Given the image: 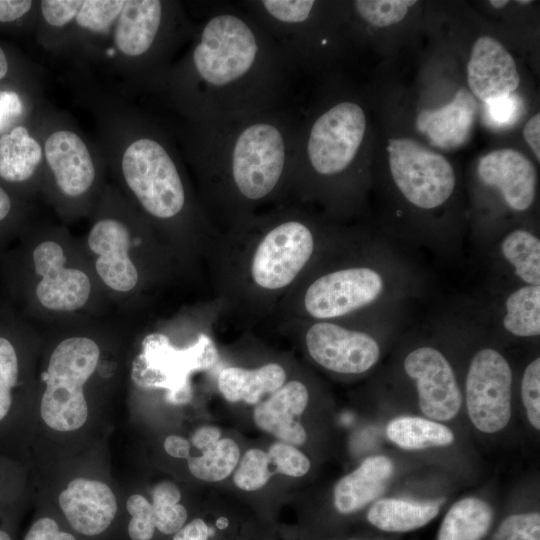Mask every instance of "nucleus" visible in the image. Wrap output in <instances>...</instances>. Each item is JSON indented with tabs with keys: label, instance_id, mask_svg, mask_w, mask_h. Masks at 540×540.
Returning <instances> with one entry per match:
<instances>
[{
	"label": "nucleus",
	"instance_id": "1",
	"mask_svg": "<svg viewBox=\"0 0 540 540\" xmlns=\"http://www.w3.org/2000/svg\"><path fill=\"white\" fill-rule=\"evenodd\" d=\"M187 44L150 93L175 121L227 120L290 104L296 71L240 4H212Z\"/></svg>",
	"mask_w": 540,
	"mask_h": 540
},
{
	"label": "nucleus",
	"instance_id": "2",
	"mask_svg": "<svg viewBox=\"0 0 540 540\" xmlns=\"http://www.w3.org/2000/svg\"><path fill=\"white\" fill-rule=\"evenodd\" d=\"M75 84L94 117L107 170L150 230L177 234L197 227L202 212L172 129L83 77Z\"/></svg>",
	"mask_w": 540,
	"mask_h": 540
},
{
	"label": "nucleus",
	"instance_id": "3",
	"mask_svg": "<svg viewBox=\"0 0 540 540\" xmlns=\"http://www.w3.org/2000/svg\"><path fill=\"white\" fill-rule=\"evenodd\" d=\"M184 160L206 197L238 218L291 187L299 119L287 104L209 122L175 121Z\"/></svg>",
	"mask_w": 540,
	"mask_h": 540
},
{
	"label": "nucleus",
	"instance_id": "4",
	"mask_svg": "<svg viewBox=\"0 0 540 540\" xmlns=\"http://www.w3.org/2000/svg\"><path fill=\"white\" fill-rule=\"evenodd\" d=\"M193 23L171 0H125L104 54L129 89L151 93L187 44Z\"/></svg>",
	"mask_w": 540,
	"mask_h": 540
},
{
	"label": "nucleus",
	"instance_id": "5",
	"mask_svg": "<svg viewBox=\"0 0 540 540\" xmlns=\"http://www.w3.org/2000/svg\"><path fill=\"white\" fill-rule=\"evenodd\" d=\"M35 125L43 148V195L66 219L91 215L107 185V165L98 143L44 101Z\"/></svg>",
	"mask_w": 540,
	"mask_h": 540
},
{
	"label": "nucleus",
	"instance_id": "6",
	"mask_svg": "<svg viewBox=\"0 0 540 540\" xmlns=\"http://www.w3.org/2000/svg\"><path fill=\"white\" fill-rule=\"evenodd\" d=\"M91 217L84 253L97 281L109 293L134 294L141 284L136 248L150 228L113 184L105 186Z\"/></svg>",
	"mask_w": 540,
	"mask_h": 540
},
{
	"label": "nucleus",
	"instance_id": "7",
	"mask_svg": "<svg viewBox=\"0 0 540 540\" xmlns=\"http://www.w3.org/2000/svg\"><path fill=\"white\" fill-rule=\"evenodd\" d=\"M367 119L360 104L340 100L305 122L299 121L292 185L310 178H333L354 163L363 144Z\"/></svg>",
	"mask_w": 540,
	"mask_h": 540
},
{
	"label": "nucleus",
	"instance_id": "8",
	"mask_svg": "<svg viewBox=\"0 0 540 540\" xmlns=\"http://www.w3.org/2000/svg\"><path fill=\"white\" fill-rule=\"evenodd\" d=\"M31 250L33 297L53 316L71 315L92 303L98 282L87 259L73 260L69 236L61 228H43Z\"/></svg>",
	"mask_w": 540,
	"mask_h": 540
},
{
	"label": "nucleus",
	"instance_id": "9",
	"mask_svg": "<svg viewBox=\"0 0 540 540\" xmlns=\"http://www.w3.org/2000/svg\"><path fill=\"white\" fill-rule=\"evenodd\" d=\"M101 357L99 344L87 335L68 336L53 349L45 372L40 413L43 421L60 432L81 428L88 417L84 387Z\"/></svg>",
	"mask_w": 540,
	"mask_h": 540
},
{
	"label": "nucleus",
	"instance_id": "10",
	"mask_svg": "<svg viewBox=\"0 0 540 540\" xmlns=\"http://www.w3.org/2000/svg\"><path fill=\"white\" fill-rule=\"evenodd\" d=\"M314 245L311 227L296 212L274 217L253 253L252 281L266 291L287 287L310 260Z\"/></svg>",
	"mask_w": 540,
	"mask_h": 540
},
{
	"label": "nucleus",
	"instance_id": "11",
	"mask_svg": "<svg viewBox=\"0 0 540 540\" xmlns=\"http://www.w3.org/2000/svg\"><path fill=\"white\" fill-rule=\"evenodd\" d=\"M393 180L403 196L422 209H434L451 196L455 174L449 161L409 138L389 139Z\"/></svg>",
	"mask_w": 540,
	"mask_h": 540
},
{
	"label": "nucleus",
	"instance_id": "12",
	"mask_svg": "<svg viewBox=\"0 0 540 540\" xmlns=\"http://www.w3.org/2000/svg\"><path fill=\"white\" fill-rule=\"evenodd\" d=\"M512 372L502 354L492 348L479 350L466 378V406L473 425L481 432L503 429L511 417Z\"/></svg>",
	"mask_w": 540,
	"mask_h": 540
},
{
	"label": "nucleus",
	"instance_id": "13",
	"mask_svg": "<svg viewBox=\"0 0 540 540\" xmlns=\"http://www.w3.org/2000/svg\"><path fill=\"white\" fill-rule=\"evenodd\" d=\"M384 285L381 274L369 267L332 271L309 285L304 295V308L316 319L341 317L376 301Z\"/></svg>",
	"mask_w": 540,
	"mask_h": 540
},
{
	"label": "nucleus",
	"instance_id": "14",
	"mask_svg": "<svg viewBox=\"0 0 540 540\" xmlns=\"http://www.w3.org/2000/svg\"><path fill=\"white\" fill-rule=\"evenodd\" d=\"M406 374L415 381L421 411L437 421L452 419L462 405L454 371L437 349L419 347L404 360Z\"/></svg>",
	"mask_w": 540,
	"mask_h": 540
},
{
	"label": "nucleus",
	"instance_id": "15",
	"mask_svg": "<svg viewBox=\"0 0 540 540\" xmlns=\"http://www.w3.org/2000/svg\"><path fill=\"white\" fill-rule=\"evenodd\" d=\"M305 342L312 359L336 373L366 372L380 356L379 345L369 334L328 322L313 324L307 330Z\"/></svg>",
	"mask_w": 540,
	"mask_h": 540
},
{
	"label": "nucleus",
	"instance_id": "16",
	"mask_svg": "<svg viewBox=\"0 0 540 540\" xmlns=\"http://www.w3.org/2000/svg\"><path fill=\"white\" fill-rule=\"evenodd\" d=\"M59 506L78 534L95 537L115 520L118 506L108 485L87 478L73 479L59 495Z\"/></svg>",
	"mask_w": 540,
	"mask_h": 540
},
{
	"label": "nucleus",
	"instance_id": "17",
	"mask_svg": "<svg viewBox=\"0 0 540 540\" xmlns=\"http://www.w3.org/2000/svg\"><path fill=\"white\" fill-rule=\"evenodd\" d=\"M124 2L125 0H83L58 56L81 62L103 60Z\"/></svg>",
	"mask_w": 540,
	"mask_h": 540
},
{
	"label": "nucleus",
	"instance_id": "18",
	"mask_svg": "<svg viewBox=\"0 0 540 540\" xmlns=\"http://www.w3.org/2000/svg\"><path fill=\"white\" fill-rule=\"evenodd\" d=\"M467 79L471 94L484 103L513 93L520 83L513 57L490 36H481L474 43Z\"/></svg>",
	"mask_w": 540,
	"mask_h": 540
},
{
	"label": "nucleus",
	"instance_id": "19",
	"mask_svg": "<svg viewBox=\"0 0 540 540\" xmlns=\"http://www.w3.org/2000/svg\"><path fill=\"white\" fill-rule=\"evenodd\" d=\"M478 175L483 183L496 187L513 210H527L534 201L536 170L517 150L504 148L486 154L479 160Z\"/></svg>",
	"mask_w": 540,
	"mask_h": 540
},
{
	"label": "nucleus",
	"instance_id": "20",
	"mask_svg": "<svg viewBox=\"0 0 540 540\" xmlns=\"http://www.w3.org/2000/svg\"><path fill=\"white\" fill-rule=\"evenodd\" d=\"M36 113L0 135V180L5 183L40 189L43 148L36 131Z\"/></svg>",
	"mask_w": 540,
	"mask_h": 540
},
{
	"label": "nucleus",
	"instance_id": "21",
	"mask_svg": "<svg viewBox=\"0 0 540 540\" xmlns=\"http://www.w3.org/2000/svg\"><path fill=\"white\" fill-rule=\"evenodd\" d=\"M309 393L304 383L292 380L256 405L255 424L280 441L298 446L305 443L307 434L298 418L305 411Z\"/></svg>",
	"mask_w": 540,
	"mask_h": 540
},
{
	"label": "nucleus",
	"instance_id": "22",
	"mask_svg": "<svg viewBox=\"0 0 540 540\" xmlns=\"http://www.w3.org/2000/svg\"><path fill=\"white\" fill-rule=\"evenodd\" d=\"M476 109V100L471 92L460 88L446 106L419 112L416 127L434 146L442 149L457 148L470 137Z\"/></svg>",
	"mask_w": 540,
	"mask_h": 540
},
{
	"label": "nucleus",
	"instance_id": "23",
	"mask_svg": "<svg viewBox=\"0 0 540 540\" xmlns=\"http://www.w3.org/2000/svg\"><path fill=\"white\" fill-rule=\"evenodd\" d=\"M392 473L393 463L388 457L366 458L335 485L333 505L337 513L350 515L364 508L383 492Z\"/></svg>",
	"mask_w": 540,
	"mask_h": 540
},
{
	"label": "nucleus",
	"instance_id": "24",
	"mask_svg": "<svg viewBox=\"0 0 540 540\" xmlns=\"http://www.w3.org/2000/svg\"><path fill=\"white\" fill-rule=\"evenodd\" d=\"M285 382L286 372L277 363L256 369L227 367L218 376V389L228 402L257 405L264 396L271 395Z\"/></svg>",
	"mask_w": 540,
	"mask_h": 540
},
{
	"label": "nucleus",
	"instance_id": "25",
	"mask_svg": "<svg viewBox=\"0 0 540 540\" xmlns=\"http://www.w3.org/2000/svg\"><path fill=\"white\" fill-rule=\"evenodd\" d=\"M440 506V501L384 498L369 508L366 520L371 526L383 532H409L432 521L438 515Z\"/></svg>",
	"mask_w": 540,
	"mask_h": 540
},
{
	"label": "nucleus",
	"instance_id": "26",
	"mask_svg": "<svg viewBox=\"0 0 540 540\" xmlns=\"http://www.w3.org/2000/svg\"><path fill=\"white\" fill-rule=\"evenodd\" d=\"M493 523L490 505L477 497L455 502L445 514L437 540H484Z\"/></svg>",
	"mask_w": 540,
	"mask_h": 540
},
{
	"label": "nucleus",
	"instance_id": "27",
	"mask_svg": "<svg viewBox=\"0 0 540 540\" xmlns=\"http://www.w3.org/2000/svg\"><path fill=\"white\" fill-rule=\"evenodd\" d=\"M386 434L393 443L406 450L445 446L454 441V434L447 426L415 416H400L391 420Z\"/></svg>",
	"mask_w": 540,
	"mask_h": 540
},
{
	"label": "nucleus",
	"instance_id": "28",
	"mask_svg": "<svg viewBox=\"0 0 540 540\" xmlns=\"http://www.w3.org/2000/svg\"><path fill=\"white\" fill-rule=\"evenodd\" d=\"M503 326L517 337L540 334V285H525L509 294Z\"/></svg>",
	"mask_w": 540,
	"mask_h": 540
},
{
	"label": "nucleus",
	"instance_id": "29",
	"mask_svg": "<svg viewBox=\"0 0 540 540\" xmlns=\"http://www.w3.org/2000/svg\"><path fill=\"white\" fill-rule=\"evenodd\" d=\"M505 260L527 285H540V240L524 229L507 234L500 245Z\"/></svg>",
	"mask_w": 540,
	"mask_h": 540
},
{
	"label": "nucleus",
	"instance_id": "30",
	"mask_svg": "<svg viewBox=\"0 0 540 540\" xmlns=\"http://www.w3.org/2000/svg\"><path fill=\"white\" fill-rule=\"evenodd\" d=\"M240 461V449L230 438H222L199 457L188 458L193 476L206 482H217L228 477Z\"/></svg>",
	"mask_w": 540,
	"mask_h": 540
},
{
	"label": "nucleus",
	"instance_id": "31",
	"mask_svg": "<svg viewBox=\"0 0 540 540\" xmlns=\"http://www.w3.org/2000/svg\"><path fill=\"white\" fill-rule=\"evenodd\" d=\"M180 500L181 492L171 481H161L153 488L151 504L159 534L172 537L188 522V510Z\"/></svg>",
	"mask_w": 540,
	"mask_h": 540
},
{
	"label": "nucleus",
	"instance_id": "32",
	"mask_svg": "<svg viewBox=\"0 0 540 540\" xmlns=\"http://www.w3.org/2000/svg\"><path fill=\"white\" fill-rule=\"evenodd\" d=\"M20 383V352L11 338L0 334V424L12 414Z\"/></svg>",
	"mask_w": 540,
	"mask_h": 540
},
{
	"label": "nucleus",
	"instance_id": "33",
	"mask_svg": "<svg viewBox=\"0 0 540 540\" xmlns=\"http://www.w3.org/2000/svg\"><path fill=\"white\" fill-rule=\"evenodd\" d=\"M271 466L267 452L258 448L249 449L237 465L233 482L244 491L259 490L267 484L274 473Z\"/></svg>",
	"mask_w": 540,
	"mask_h": 540
},
{
	"label": "nucleus",
	"instance_id": "34",
	"mask_svg": "<svg viewBox=\"0 0 540 540\" xmlns=\"http://www.w3.org/2000/svg\"><path fill=\"white\" fill-rule=\"evenodd\" d=\"M415 3V0H356L353 6L366 23L385 27L400 22Z\"/></svg>",
	"mask_w": 540,
	"mask_h": 540
},
{
	"label": "nucleus",
	"instance_id": "35",
	"mask_svg": "<svg viewBox=\"0 0 540 540\" xmlns=\"http://www.w3.org/2000/svg\"><path fill=\"white\" fill-rule=\"evenodd\" d=\"M42 102L36 103L15 89H0V135L29 120Z\"/></svg>",
	"mask_w": 540,
	"mask_h": 540
},
{
	"label": "nucleus",
	"instance_id": "36",
	"mask_svg": "<svg viewBox=\"0 0 540 540\" xmlns=\"http://www.w3.org/2000/svg\"><path fill=\"white\" fill-rule=\"evenodd\" d=\"M130 515L127 533L130 540H153L157 530L151 502L140 494L131 495L126 502Z\"/></svg>",
	"mask_w": 540,
	"mask_h": 540
},
{
	"label": "nucleus",
	"instance_id": "37",
	"mask_svg": "<svg viewBox=\"0 0 540 540\" xmlns=\"http://www.w3.org/2000/svg\"><path fill=\"white\" fill-rule=\"evenodd\" d=\"M267 453L276 473L302 477L310 469L309 459L294 445L279 441L272 444Z\"/></svg>",
	"mask_w": 540,
	"mask_h": 540
},
{
	"label": "nucleus",
	"instance_id": "38",
	"mask_svg": "<svg viewBox=\"0 0 540 540\" xmlns=\"http://www.w3.org/2000/svg\"><path fill=\"white\" fill-rule=\"evenodd\" d=\"M523 102L516 94H509L485 102L486 123L493 128H506L513 125L521 115Z\"/></svg>",
	"mask_w": 540,
	"mask_h": 540
},
{
	"label": "nucleus",
	"instance_id": "39",
	"mask_svg": "<svg viewBox=\"0 0 540 540\" xmlns=\"http://www.w3.org/2000/svg\"><path fill=\"white\" fill-rule=\"evenodd\" d=\"M521 394L527 418L532 426L540 429V359L527 365L521 382Z\"/></svg>",
	"mask_w": 540,
	"mask_h": 540
},
{
	"label": "nucleus",
	"instance_id": "40",
	"mask_svg": "<svg viewBox=\"0 0 540 540\" xmlns=\"http://www.w3.org/2000/svg\"><path fill=\"white\" fill-rule=\"evenodd\" d=\"M229 527L230 519L226 516L217 517L213 524L196 517L187 522L170 540H215L219 532Z\"/></svg>",
	"mask_w": 540,
	"mask_h": 540
},
{
	"label": "nucleus",
	"instance_id": "41",
	"mask_svg": "<svg viewBox=\"0 0 540 540\" xmlns=\"http://www.w3.org/2000/svg\"><path fill=\"white\" fill-rule=\"evenodd\" d=\"M39 1L0 0V24H10L21 20L37 23Z\"/></svg>",
	"mask_w": 540,
	"mask_h": 540
},
{
	"label": "nucleus",
	"instance_id": "42",
	"mask_svg": "<svg viewBox=\"0 0 540 540\" xmlns=\"http://www.w3.org/2000/svg\"><path fill=\"white\" fill-rule=\"evenodd\" d=\"M23 540H77L70 532L60 528L56 520L42 517L33 522Z\"/></svg>",
	"mask_w": 540,
	"mask_h": 540
},
{
	"label": "nucleus",
	"instance_id": "43",
	"mask_svg": "<svg viewBox=\"0 0 540 540\" xmlns=\"http://www.w3.org/2000/svg\"><path fill=\"white\" fill-rule=\"evenodd\" d=\"M221 439L219 428L211 425H205L198 428L191 437L192 444L199 450L204 451Z\"/></svg>",
	"mask_w": 540,
	"mask_h": 540
},
{
	"label": "nucleus",
	"instance_id": "44",
	"mask_svg": "<svg viewBox=\"0 0 540 540\" xmlns=\"http://www.w3.org/2000/svg\"><path fill=\"white\" fill-rule=\"evenodd\" d=\"M540 115L537 113L532 116L528 122L525 124L523 129V136L527 144L532 148L535 153L537 160H540Z\"/></svg>",
	"mask_w": 540,
	"mask_h": 540
},
{
	"label": "nucleus",
	"instance_id": "45",
	"mask_svg": "<svg viewBox=\"0 0 540 540\" xmlns=\"http://www.w3.org/2000/svg\"><path fill=\"white\" fill-rule=\"evenodd\" d=\"M163 446L166 453L172 457L189 458L190 443L184 437L169 435L165 438Z\"/></svg>",
	"mask_w": 540,
	"mask_h": 540
},
{
	"label": "nucleus",
	"instance_id": "46",
	"mask_svg": "<svg viewBox=\"0 0 540 540\" xmlns=\"http://www.w3.org/2000/svg\"><path fill=\"white\" fill-rule=\"evenodd\" d=\"M14 201L10 193L0 183V224L13 216Z\"/></svg>",
	"mask_w": 540,
	"mask_h": 540
},
{
	"label": "nucleus",
	"instance_id": "47",
	"mask_svg": "<svg viewBox=\"0 0 540 540\" xmlns=\"http://www.w3.org/2000/svg\"><path fill=\"white\" fill-rule=\"evenodd\" d=\"M10 71H11V61L6 51L0 45V82L8 77V75L10 74Z\"/></svg>",
	"mask_w": 540,
	"mask_h": 540
},
{
	"label": "nucleus",
	"instance_id": "48",
	"mask_svg": "<svg viewBox=\"0 0 540 540\" xmlns=\"http://www.w3.org/2000/svg\"><path fill=\"white\" fill-rule=\"evenodd\" d=\"M489 4L492 7L496 8V9H500V8L505 7L508 4V1H506V0H491V1H489Z\"/></svg>",
	"mask_w": 540,
	"mask_h": 540
},
{
	"label": "nucleus",
	"instance_id": "49",
	"mask_svg": "<svg viewBox=\"0 0 540 540\" xmlns=\"http://www.w3.org/2000/svg\"><path fill=\"white\" fill-rule=\"evenodd\" d=\"M0 540H13L9 531L4 528H0Z\"/></svg>",
	"mask_w": 540,
	"mask_h": 540
},
{
	"label": "nucleus",
	"instance_id": "50",
	"mask_svg": "<svg viewBox=\"0 0 540 540\" xmlns=\"http://www.w3.org/2000/svg\"><path fill=\"white\" fill-rule=\"evenodd\" d=\"M517 2H518L519 4H523V5H526V4L531 3V1H528V0H525V1L520 0V1H517Z\"/></svg>",
	"mask_w": 540,
	"mask_h": 540
},
{
	"label": "nucleus",
	"instance_id": "51",
	"mask_svg": "<svg viewBox=\"0 0 540 540\" xmlns=\"http://www.w3.org/2000/svg\"><path fill=\"white\" fill-rule=\"evenodd\" d=\"M348 540H359V539H348Z\"/></svg>",
	"mask_w": 540,
	"mask_h": 540
}]
</instances>
